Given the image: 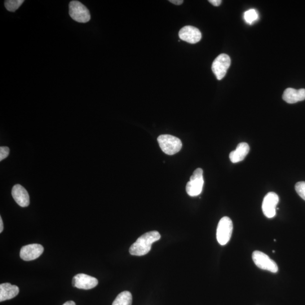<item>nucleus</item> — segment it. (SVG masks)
<instances>
[{
  "mask_svg": "<svg viewBox=\"0 0 305 305\" xmlns=\"http://www.w3.org/2000/svg\"><path fill=\"white\" fill-rule=\"evenodd\" d=\"M179 37L182 41L189 44H196L201 41L202 34L200 30L192 26H187L180 30Z\"/></svg>",
  "mask_w": 305,
  "mask_h": 305,
  "instance_id": "1a4fd4ad",
  "label": "nucleus"
},
{
  "mask_svg": "<svg viewBox=\"0 0 305 305\" xmlns=\"http://www.w3.org/2000/svg\"><path fill=\"white\" fill-rule=\"evenodd\" d=\"M203 178V170L200 168H198L193 172L192 175L190 179Z\"/></svg>",
  "mask_w": 305,
  "mask_h": 305,
  "instance_id": "412c9836",
  "label": "nucleus"
},
{
  "mask_svg": "<svg viewBox=\"0 0 305 305\" xmlns=\"http://www.w3.org/2000/svg\"><path fill=\"white\" fill-rule=\"evenodd\" d=\"M4 229V225L3 219L2 217H0V233H2Z\"/></svg>",
  "mask_w": 305,
  "mask_h": 305,
  "instance_id": "b1692460",
  "label": "nucleus"
},
{
  "mask_svg": "<svg viewBox=\"0 0 305 305\" xmlns=\"http://www.w3.org/2000/svg\"><path fill=\"white\" fill-rule=\"evenodd\" d=\"M279 201L277 194L274 192H269L264 197L262 208L264 215L268 218H272L276 215V206Z\"/></svg>",
  "mask_w": 305,
  "mask_h": 305,
  "instance_id": "0eeeda50",
  "label": "nucleus"
},
{
  "mask_svg": "<svg viewBox=\"0 0 305 305\" xmlns=\"http://www.w3.org/2000/svg\"><path fill=\"white\" fill-rule=\"evenodd\" d=\"M231 63L230 57L226 54H221L215 59L211 69L218 80H222L225 76Z\"/></svg>",
  "mask_w": 305,
  "mask_h": 305,
  "instance_id": "423d86ee",
  "label": "nucleus"
},
{
  "mask_svg": "<svg viewBox=\"0 0 305 305\" xmlns=\"http://www.w3.org/2000/svg\"><path fill=\"white\" fill-rule=\"evenodd\" d=\"M12 194L15 201L22 207H28L30 205V196L26 189L20 184L13 187Z\"/></svg>",
  "mask_w": 305,
  "mask_h": 305,
  "instance_id": "9b49d317",
  "label": "nucleus"
},
{
  "mask_svg": "<svg viewBox=\"0 0 305 305\" xmlns=\"http://www.w3.org/2000/svg\"><path fill=\"white\" fill-rule=\"evenodd\" d=\"M233 231V223L228 216H224L219 221L216 229V238L221 245H226L230 240Z\"/></svg>",
  "mask_w": 305,
  "mask_h": 305,
  "instance_id": "7ed1b4c3",
  "label": "nucleus"
},
{
  "mask_svg": "<svg viewBox=\"0 0 305 305\" xmlns=\"http://www.w3.org/2000/svg\"><path fill=\"white\" fill-rule=\"evenodd\" d=\"M157 140L162 151L168 155H174L182 148V141L174 136L162 135L158 137Z\"/></svg>",
  "mask_w": 305,
  "mask_h": 305,
  "instance_id": "f03ea898",
  "label": "nucleus"
},
{
  "mask_svg": "<svg viewBox=\"0 0 305 305\" xmlns=\"http://www.w3.org/2000/svg\"><path fill=\"white\" fill-rule=\"evenodd\" d=\"M20 289L16 285L10 283L0 285V301L11 299L19 294Z\"/></svg>",
  "mask_w": 305,
  "mask_h": 305,
  "instance_id": "4468645a",
  "label": "nucleus"
},
{
  "mask_svg": "<svg viewBox=\"0 0 305 305\" xmlns=\"http://www.w3.org/2000/svg\"><path fill=\"white\" fill-rule=\"evenodd\" d=\"M24 3V0H7L5 2V7L8 11L15 12Z\"/></svg>",
  "mask_w": 305,
  "mask_h": 305,
  "instance_id": "a211bd4d",
  "label": "nucleus"
},
{
  "mask_svg": "<svg viewBox=\"0 0 305 305\" xmlns=\"http://www.w3.org/2000/svg\"><path fill=\"white\" fill-rule=\"evenodd\" d=\"M161 237L160 233L156 231L144 233L131 246L130 253L136 256H143L148 254L151 250L153 243L160 240Z\"/></svg>",
  "mask_w": 305,
  "mask_h": 305,
  "instance_id": "f257e3e1",
  "label": "nucleus"
},
{
  "mask_svg": "<svg viewBox=\"0 0 305 305\" xmlns=\"http://www.w3.org/2000/svg\"><path fill=\"white\" fill-rule=\"evenodd\" d=\"M249 146L246 143L238 144L236 149L229 154V159L233 163H238L244 160L249 152Z\"/></svg>",
  "mask_w": 305,
  "mask_h": 305,
  "instance_id": "ddd939ff",
  "label": "nucleus"
},
{
  "mask_svg": "<svg viewBox=\"0 0 305 305\" xmlns=\"http://www.w3.org/2000/svg\"><path fill=\"white\" fill-rule=\"evenodd\" d=\"M63 305H76V304L72 300H70V301L65 302Z\"/></svg>",
  "mask_w": 305,
  "mask_h": 305,
  "instance_id": "393cba45",
  "label": "nucleus"
},
{
  "mask_svg": "<svg viewBox=\"0 0 305 305\" xmlns=\"http://www.w3.org/2000/svg\"><path fill=\"white\" fill-rule=\"evenodd\" d=\"M98 283V280L96 278L84 273L78 274L73 277V285L81 289L88 290L94 288Z\"/></svg>",
  "mask_w": 305,
  "mask_h": 305,
  "instance_id": "6e6552de",
  "label": "nucleus"
},
{
  "mask_svg": "<svg viewBox=\"0 0 305 305\" xmlns=\"http://www.w3.org/2000/svg\"><path fill=\"white\" fill-rule=\"evenodd\" d=\"M282 99L288 104H295L305 100V89L295 90L287 88L282 95Z\"/></svg>",
  "mask_w": 305,
  "mask_h": 305,
  "instance_id": "f8f14e48",
  "label": "nucleus"
},
{
  "mask_svg": "<svg viewBox=\"0 0 305 305\" xmlns=\"http://www.w3.org/2000/svg\"><path fill=\"white\" fill-rule=\"evenodd\" d=\"M295 191L305 201V182H300L295 185Z\"/></svg>",
  "mask_w": 305,
  "mask_h": 305,
  "instance_id": "6ab92c4d",
  "label": "nucleus"
},
{
  "mask_svg": "<svg viewBox=\"0 0 305 305\" xmlns=\"http://www.w3.org/2000/svg\"><path fill=\"white\" fill-rule=\"evenodd\" d=\"M204 181L203 178L190 179L186 185V191L189 196L196 197L202 191Z\"/></svg>",
  "mask_w": 305,
  "mask_h": 305,
  "instance_id": "2eb2a0df",
  "label": "nucleus"
},
{
  "mask_svg": "<svg viewBox=\"0 0 305 305\" xmlns=\"http://www.w3.org/2000/svg\"><path fill=\"white\" fill-rule=\"evenodd\" d=\"M258 13L255 10H250L244 13V19L247 24H253L258 20Z\"/></svg>",
  "mask_w": 305,
  "mask_h": 305,
  "instance_id": "f3484780",
  "label": "nucleus"
},
{
  "mask_svg": "<svg viewBox=\"0 0 305 305\" xmlns=\"http://www.w3.org/2000/svg\"><path fill=\"white\" fill-rule=\"evenodd\" d=\"M132 295L129 291H124L119 293L114 300L112 305H131Z\"/></svg>",
  "mask_w": 305,
  "mask_h": 305,
  "instance_id": "dca6fc26",
  "label": "nucleus"
},
{
  "mask_svg": "<svg viewBox=\"0 0 305 305\" xmlns=\"http://www.w3.org/2000/svg\"><path fill=\"white\" fill-rule=\"evenodd\" d=\"M44 251V247L41 244H33L24 246L20 251V257L25 261H30L38 258Z\"/></svg>",
  "mask_w": 305,
  "mask_h": 305,
  "instance_id": "9d476101",
  "label": "nucleus"
},
{
  "mask_svg": "<svg viewBox=\"0 0 305 305\" xmlns=\"http://www.w3.org/2000/svg\"><path fill=\"white\" fill-rule=\"evenodd\" d=\"M169 2L176 6H180L183 3V0H170Z\"/></svg>",
  "mask_w": 305,
  "mask_h": 305,
  "instance_id": "5701e85b",
  "label": "nucleus"
},
{
  "mask_svg": "<svg viewBox=\"0 0 305 305\" xmlns=\"http://www.w3.org/2000/svg\"><path fill=\"white\" fill-rule=\"evenodd\" d=\"M252 258L258 268L272 273H276L278 271L276 263L263 252L254 251L252 254Z\"/></svg>",
  "mask_w": 305,
  "mask_h": 305,
  "instance_id": "39448f33",
  "label": "nucleus"
},
{
  "mask_svg": "<svg viewBox=\"0 0 305 305\" xmlns=\"http://www.w3.org/2000/svg\"><path fill=\"white\" fill-rule=\"evenodd\" d=\"M209 2L214 7H219L222 2L221 0H209Z\"/></svg>",
  "mask_w": 305,
  "mask_h": 305,
  "instance_id": "4be33fe9",
  "label": "nucleus"
},
{
  "mask_svg": "<svg viewBox=\"0 0 305 305\" xmlns=\"http://www.w3.org/2000/svg\"><path fill=\"white\" fill-rule=\"evenodd\" d=\"M69 15L73 20L79 23H87L91 20L89 10L81 2L78 1L70 3Z\"/></svg>",
  "mask_w": 305,
  "mask_h": 305,
  "instance_id": "20e7f679",
  "label": "nucleus"
},
{
  "mask_svg": "<svg viewBox=\"0 0 305 305\" xmlns=\"http://www.w3.org/2000/svg\"><path fill=\"white\" fill-rule=\"evenodd\" d=\"M10 148L7 147H2L0 148V161H2L6 159L10 154Z\"/></svg>",
  "mask_w": 305,
  "mask_h": 305,
  "instance_id": "aec40b11",
  "label": "nucleus"
}]
</instances>
